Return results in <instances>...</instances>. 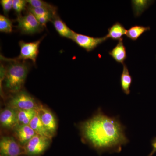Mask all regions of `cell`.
<instances>
[{"instance_id":"cell-4","label":"cell","mask_w":156,"mask_h":156,"mask_svg":"<svg viewBox=\"0 0 156 156\" xmlns=\"http://www.w3.org/2000/svg\"><path fill=\"white\" fill-rule=\"evenodd\" d=\"M17 29L21 34H24L38 33L44 30V27L39 23L33 14L27 11L24 16L17 17Z\"/></svg>"},{"instance_id":"cell-21","label":"cell","mask_w":156,"mask_h":156,"mask_svg":"<svg viewBox=\"0 0 156 156\" xmlns=\"http://www.w3.org/2000/svg\"><path fill=\"white\" fill-rule=\"evenodd\" d=\"M27 10L32 13L36 17L41 16H48L53 18L57 16V14H55L52 11L42 9V8H33L27 5Z\"/></svg>"},{"instance_id":"cell-18","label":"cell","mask_w":156,"mask_h":156,"mask_svg":"<svg viewBox=\"0 0 156 156\" xmlns=\"http://www.w3.org/2000/svg\"><path fill=\"white\" fill-rule=\"evenodd\" d=\"M154 1L147 0L131 1L132 9L135 17H139L151 5Z\"/></svg>"},{"instance_id":"cell-2","label":"cell","mask_w":156,"mask_h":156,"mask_svg":"<svg viewBox=\"0 0 156 156\" xmlns=\"http://www.w3.org/2000/svg\"><path fill=\"white\" fill-rule=\"evenodd\" d=\"M1 58L8 62L6 66L1 65V77L4 80V87L13 94L20 92L25 83L30 64L26 60L6 58L2 56Z\"/></svg>"},{"instance_id":"cell-3","label":"cell","mask_w":156,"mask_h":156,"mask_svg":"<svg viewBox=\"0 0 156 156\" xmlns=\"http://www.w3.org/2000/svg\"><path fill=\"white\" fill-rule=\"evenodd\" d=\"M14 94L8 103V106L10 107L15 109H33L37 111L43 107L28 92L22 90Z\"/></svg>"},{"instance_id":"cell-6","label":"cell","mask_w":156,"mask_h":156,"mask_svg":"<svg viewBox=\"0 0 156 156\" xmlns=\"http://www.w3.org/2000/svg\"><path fill=\"white\" fill-rule=\"evenodd\" d=\"M44 37L34 42L26 43L23 41H20L19 43L20 48V53L18 57L14 58L19 60L30 59L35 65L38 55L39 47Z\"/></svg>"},{"instance_id":"cell-17","label":"cell","mask_w":156,"mask_h":156,"mask_svg":"<svg viewBox=\"0 0 156 156\" xmlns=\"http://www.w3.org/2000/svg\"><path fill=\"white\" fill-rule=\"evenodd\" d=\"M17 111L18 126H29L31 120L36 115L35 110L16 109Z\"/></svg>"},{"instance_id":"cell-11","label":"cell","mask_w":156,"mask_h":156,"mask_svg":"<svg viewBox=\"0 0 156 156\" xmlns=\"http://www.w3.org/2000/svg\"><path fill=\"white\" fill-rule=\"evenodd\" d=\"M13 130L17 141L23 148L28 141L37 134L29 126H17Z\"/></svg>"},{"instance_id":"cell-14","label":"cell","mask_w":156,"mask_h":156,"mask_svg":"<svg viewBox=\"0 0 156 156\" xmlns=\"http://www.w3.org/2000/svg\"><path fill=\"white\" fill-rule=\"evenodd\" d=\"M108 53L115 61L123 65L127 58L126 49L123 41H119L116 46Z\"/></svg>"},{"instance_id":"cell-15","label":"cell","mask_w":156,"mask_h":156,"mask_svg":"<svg viewBox=\"0 0 156 156\" xmlns=\"http://www.w3.org/2000/svg\"><path fill=\"white\" fill-rule=\"evenodd\" d=\"M127 31L122 24L119 22H116L108 29V33L106 36L108 39L119 41H123V36L126 34Z\"/></svg>"},{"instance_id":"cell-22","label":"cell","mask_w":156,"mask_h":156,"mask_svg":"<svg viewBox=\"0 0 156 156\" xmlns=\"http://www.w3.org/2000/svg\"><path fill=\"white\" fill-rule=\"evenodd\" d=\"M13 31V23L8 17L0 15V31L5 33H11Z\"/></svg>"},{"instance_id":"cell-16","label":"cell","mask_w":156,"mask_h":156,"mask_svg":"<svg viewBox=\"0 0 156 156\" xmlns=\"http://www.w3.org/2000/svg\"><path fill=\"white\" fill-rule=\"evenodd\" d=\"M132 77L130 75L128 68L126 65L124 63L123 64L122 72L121 76L120 84L122 91L126 95H129L131 92L130 87L132 83Z\"/></svg>"},{"instance_id":"cell-13","label":"cell","mask_w":156,"mask_h":156,"mask_svg":"<svg viewBox=\"0 0 156 156\" xmlns=\"http://www.w3.org/2000/svg\"><path fill=\"white\" fill-rule=\"evenodd\" d=\"M29 126L33 129L34 131L37 134L43 136H46L50 139H52L53 137L43 125L38 111L37 112L36 115L31 120Z\"/></svg>"},{"instance_id":"cell-20","label":"cell","mask_w":156,"mask_h":156,"mask_svg":"<svg viewBox=\"0 0 156 156\" xmlns=\"http://www.w3.org/2000/svg\"><path fill=\"white\" fill-rule=\"evenodd\" d=\"M27 1L28 5L33 8H42L57 14V8L44 1L41 0H27Z\"/></svg>"},{"instance_id":"cell-12","label":"cell","mask_w":156,"mask_h":156,"mask_svg":"<svg viewBox=\"0 0 156 156\" xmlns=\"http://www.w3.org/2000/svg\"><path fill=\"white\" fill-rule=\"evenodd\" d=\"M51 22L60 36L71 40L74 31L70 29L58 15L52 20Z\"/></svg>"},{"instance_id":"cell-8","label":"cell","mask_w":156,"mask_h":156,"mask_svg":"<svg viewBox=\"0 0 156 156\" xmlns=\"http://www.w3.org/2000/svg\"><path fill=\"white\" fill-rule=\"evenodd\" d=\"M107 39L106 36L102 37H93L74 32L71 40L79 47L89 52L94 50Z\"/></svg>"},{"instance_id":"cell-19","label":"cell","mask_w":156,"mask_h":156,"mask_svg":"<svg viewBox=\"0 0 156 156\" xmlns=\"http://www.w3.org/2000/svg\"><path fill=\"white\" fill-rule=\"evenodd\" d=\"M149 27H144L141 25H134L127 30L126 36L133 41H136L143 34L150 30Z\"/></svg>"},{"instance_id":"cell-10","label":"cell","mask_w":156,"mask_h":156,"mask_svg":"<svg viewBox=\"0 0 156 156\" xmlns=\"http://www.w3.org/2000/svg\"><path fill=\"white\" fill-rule=\"evenodd\" d=\"M38 111L45 128L52 136H54L57 129V123L54 115L49 109L44 107Z\"/></svg>"},{"instance_id":"cell-7","label":"cell","mask_w":156,"mask_h":156,"mask_svg":"<svg viewBox=\"0 0 156 156\" xmlns=\"http://www.w3.org/2000/svg\"><path fill=\"white\" fill-rule=\"evenodd\" d=\"M0 155L1 156L24 155V148L12 136H3L0 141Z\"/></svg>"},{"instance_id":"cell-23","label":"cell","mask_w":156,"mask_h":156,"mask_svg":"<svg viewBox=\"0 0 156 156\" xmlns=\"http://www.w3.org/2000/svg\"><path fill=\"white\" fill-rule=\"evenodd\" d=\"M27 1L25 0H13V9L17 15V17H20L21 12L27 8Z\"/></svg>"},{"instance_id":"cell-25","label":"cell","mask_w":156,"mask_h":156,"mask_svg":"<svg viewBox=\"0 0 156 156\" xmlns=\"http://www.w3.org/2000/svg\"><path fill=\"white\" fill-rule=\"evenodd\" d=\"M151 144L152 149L150 154L148 156H153L154 154L156 152V137H154L152 140Z\"/></svg>"},{"instance_id":"cell-9","label":"cell","mask_w":156,"mask_h":156,"mask_svg":"<svg viewBox=\"0 0 156 156\" xmlns=\"http://www.w3.org/2000/svg\"><path fill=\"white\" fill-rule=\"evenodd\" d=\"M0 122L3 128L14 129L18 126L17 110L9 106L3 110L0 115Z\"/></svg>"},{"instance_id":"cell-1","label":"cell","mask_w":156,"mask_h":156,"mask_svg":"<svg viewBox=\"0 0 156 156\" xmlns=\"http://www.w3.org/2000/svg\"><path fill=\"white\" fill-rule=\"evenodd\" d=\"M82 137L99 154L119 153L129 142L126 128L118 117L109 116L99 109L80 126Z\"/></svg>"},{"instance_id":"cell-24","label":"cell","mask_w":156,"mask_h":156,"mask_svg":"<svg viewBox=\"0 0 156 156\" xmlns=\"http://www.w3.org/2000/svg\"><path fill=\"white\" fill-rule=\"evenodd\" d=\"M1 4L4 14L7 17L10 11L13 9V0H2Z\"/></svg>"},{"instance_id":"cell-5","label":"cell","mask_w":156,"mask_h":156,"mask_svg":"<svg viewBox=\"0 0 156 156\" xmlns=\"http://www.w3.org/2000/svg\"><path fill=\"white\" fill-rule=\"evenodd\" d=\"M51 140L46 136L36 134L24 146V155H41L50 146Z\"/></svg>"}]
</instances>
